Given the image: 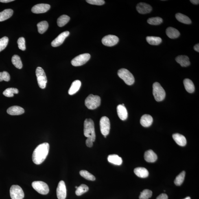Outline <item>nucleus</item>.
<instances>
[{
    "mask_svg": "<svg viewBox=\"0 0 199 199\" xmlns=\"http://www.w3.org/2000/svg\"><path fill=\"white\" fill-rule=\"evenodd\" d=\"M14 1V0H0V2L2 3H7Z\"/></svg>",
    "mask_w": 199,
    "mask_h": 199,
    "instance_id": "nucleus-47",
    "label": "nucleus"
},
{
    "mask_svg": "<svg viewBox=\"0 0 199 199\" xmlns=\"http://www.w3.org/2000/svg\"><path fill=\"white\" fill-rule=\"evenodd\" d=\"M193 49L195 51L199 52V44H198L194 45Z\"/></svg>",
    "mask_w": 199,
    "mask_h": 199,
    "instance_id": "nucleus-45",
    "label": "nucleus"
},
{
    "mask_svg": "<svg viewBox=\"0 0 199 199\" xmlns=\"http://www.w3.org/2000/svg\"><path fill=\"white\" fill-rule=\"evenodd\" d=\"M145 159L147 162L154 163L157 160L156 154L152 150H147L145 153Z\"/></svg>",
    "mask_w": 199,
    "mask_h": 199,
    "instance_id": "nucleus-18",
    "label": "nucleus"
},
{
    "mask_svg": "<svg viewBox=\"0 0 199 199\" xmlns=\"http://www.w3.org/2000/svg\"><path fill=\"white\" fill-rule=\"evenodd\" d=\"M86 143L87 146L88 147H91L93 145V142L90 138H88L86 140Z\"/></svg>",
    "mask_w": 199,
    "mask_h": 199,
    "instance_id": "nucleus-43",
    "label": "nucleus"
},
{
    "mask_svg": "<svg viewBox=\"0 0 199 199\" xmlns=\"http://www.w3.org/2000/svg\"><path fill=\"white\" fill-rule=\"evenodd\" d=\"M86 1L90 4L98 6L102 5L105 3L103 0H87Z\"/></svg>",
    "mask_w": 199,
    "mask_h": 199,
    "instance_id": "nucleus-42",
    "label": "nucleus"
},
{
    "mask_svg": "<svg viewBox=\"0 0 199 199\" xmlns=\"http://www.w3.org/2000/svg\"><path fill=\"white\" fill-rule=\"evenodd\" d=\"M36 73L39 86L42 89L45 88L47 82L45 72L42 68L38 67L37 68Z\"/></svg>",
    "mask_w": 199,
    "mask_h": 199,
    "instance_id": "nucleus-6",
    "label": "nucleus"
},
{
    "mask_svg": "<svg viewBox=\"0 0 199 199\" xmlns=\"http://www.w3.org/2000/svg\"><path fill=\"white\" fill-rule=\"evenodd\" d=\"M39 33L41 34L45 33L49 27V24L47 21H43L39 22L37 25Z\"/></svg>",
    "mask_w": 199,
    "mask_h": 199,
    "instance_id": "nucleus-31",
    "label": "nucleus"
},
{
    "mask_svg": "<svg viewBox=\"0 0 199 199\" xmlns=\"http://www.w3.org/2000/svg\"><path fill=\"white\" fill-rule=\"evenodd\" d=\"M176 18L178 21L182 23L187 24V25H189L191 23V19L188 16L181 13L177 14H176Z\"/></svg>",
    "mask_w": 199,
    "mask_h": 199,
    "instance_id": "nucleus-29",
    "label": "nucleus"
},
{
    "mask_svg": "<svg viewBox=\"0 0 199 199\" xmlns=\"http://www.w3.org/2000/svg\"><path fill=\"white\" fill-rule=\"evenodd\" d=\"M153 121V118L148 114H145L141 118L140 123L142 126L145 127H150L152 125Z\"/></svg>",
    "mask_w": 199,
    "mask_h": 199,
    "instance_id": "nucleus-19",
    "label": "nucleus"
},
{
    "mask_svg": "<svg viewBox=\"0 0 199 199\" xmlns=\"http://www.w3.org/2000/svg\"><path fill=\"white\" fill-rule=\"evenodd\" d=\"M7 113L12 115H20L25 112L23 108L18 106H13L9 107L7 110Z\"/></svg>",
    "mask_w": 199,
    "mask_h": 199,
    "instance_id": "nucleus-17",
    "label": "nucleus"
},
{
    "mask_svg": "<svg viewBox=\"0 0 199 199\" xmlns=\"http://www.w3.org/2000/svg\"><path fill=\"white\" fill-rule=\"evenodd\" d=\"M75 187L76 189H77V188H78V187H77V186H76V187Z\"/></svg>",
    "mask_w": 199,
    "mask_h": 199,
    "instance_id": "nucleus-49",
    "label": "nucleus"
},
{
    "mask_svg": "<svg viewBox=\"0 0 199 199\" xmlns=\"http://www.w3.org/2000/svg\"><path fill=\"white\" fill-rule=\"evenodd\" d=\"M146 40L149 44L153 45H158L162 42V38L158 37L147 36Z\"/></svg>",
    "mask_w": 199,
    "mask_h": 199,
    "instance_id": "nucleus-28",
    "label": "nucleus"
},
{
    "mask_svg": "<svg viewBox=\"0 0 199 199\" xmlns=\"http://www.w3.org/2000/svg\"><path fill=\"white\" fill-rule=\"evenodd\" d=\"M166 34L169 38L171 39L176 38L180 36L179 31L172 27L167 28L166 30Z\"/></svg>",
    "mask_w": 199,
    "mask_h": 199,
    "instance_id": "nucleus-24",
    "label": "nucleus"
},
{
    "mask_svg": "<svg viewBox=\"0 0 199 199\" xmlns=\"http://www.w3.org/2000/svg\"><path fill=\"white\" fill-rule=\"evenodd\" d=\"M101 104V98L98 96L91 94L86 98L85 105L88 109L94 110L98 107Z\"/></svg>",
    "mask_w": 199,
    "mask_h": 199,
    "instance_id": "nucleus-3",
    "label": "nucleus"
},
{
    "mask_svg": "<svg viewBox=\"0 0 199 199\" xmlns=\"http://www.w3.org/2000/svg\"><path fill=\"white\" fill-rule=\"evenodd\" d=\"M185 171H182L176 177L174 181V183L176 185L180 186L181 185L185 178Z\"/></svg>",
    "mask_w": 199,
    "mask_h": 199,
    "instance_id": "nucleus-35",
    "label": "nucleus"
},
{
    "mask_svg": "<svg viewBox=\"0 0 199 199\" xmlns=\"http://www.w3.org/2000/svg\"><path fill=\"white\" fill-rule=\"evenodd\" d=\"M81 86V82L80 80H76L74 81L71 84L68 93L70 95H72L77 93L80 89Z\"/></svg>",
    "mask_w": 199,
    "mask_h": 199,
    "instance_id": "nucleus-22",
    "label": "nucleus"
},
{
    "mask_svg": "<svg viewBox=\"0 0 199 199\" xmlns=\"http://www.w3.org/2000/svg\"><path fill=\"white\" fill-rule=\"evenodd\" d=\"M70 18L66 15H63L58 18L57 23L58 26L62 27L66 25L69 21Z\"/></svg>",
    "mask_w": 199,
    "mask_h": 199,
    "instance_id": "nucleus-30",
    "label": "nucleus"
},
{
    "mask_svg": "<svg viewBox=\"0 0 199 199\" xmlns=\"http://www.w3.org/2000/svg\"><path fill=\"white\" fill-rule=\"evenodd\" d=\"M104 136L105 138H106V136Z\"/></svg>",
    "mask_w": 199,
    "mask_h": 199,
    "instance_id": "nucleus-50",
    "label": "nucleus"
},
{
    "mask_svg": "<svg viewBox=\"0 0 199 199\" xmlns=\"http://www.w3.org/2000/svg\"><path fill=\"white\" fill-rule=\"evenodd\" d=\"M33 189L42 195H46L49 193V188L47 184L43 181H35L32 183Z\"/></svg>",
    "mask_w": 199,
    "mask_h": 199,
    "instance_id": "nucleus-7",
    "label": "nucleus"
},
{
    "mask_svg": "<svg viewBox=\"0 0 199 199\" xmlns=\"http://www.w3.org/2000/svg\"><path fill=\"white\" fill-rule=\"evenodd\" d=\"M10 193L12 199H23L25 196L23 189L18 185L11 186Z\"/></svg>",
    "mask_w": 199,
    "mask_h": 199,
    "instance_id": "nucleus-9",
    "label": "nucleus"
},
{
    "mask_svg": "<svg viewBox=\"0 0 199 199\" xmlns=\"http://www.w3.org/2000/svg\"><path fill=\"white\" fill-rule=\"evenodd\" d=\"M49 145L48 143H44L38 146L35 149L32 155L33 162L40 165L45 159L49 154Z\"/></svg>",
    "mask_w": 199,
    "mask_h": 199,
    "instance_id": "nucleus-1",
    "label": "nucleus"
},
{
    "mask_svg": "<svg viewBox=\"0 0 199 199\" xmlns=\"http://www.w3.org/2000/svg\"><path fill=\"white\" fill-rule=\"evenodd\" d=\"M84 134L85 136L90 138L93 142L96 139L95 126L93 120L91 119H86L84 123Z\"/></svg>",
    "mask_w": 199,
    "mask_h": 199,
    "instance_id": "nucleus-2",
    "label": "nucleus"
},
{
    "mask_svg": "<svg viewBox=\"0 0 199 199\" xmlns=\"http://www.w3.org/2000/svg\"><path fill=\"white\" fill-rule=\"evenodd\" d=\"M134 172L136 176L142 178H146L149 176V172L145 168L139 167L134 169Z\"/></svg>",
    "mask_w": 199,
    "mask_h": 199,
    "instance_id": "nucleus-23",
    "label": "nucleus"
},
{
    "mask_svg": "<svg viewBox=\"0 0 199 199\" xmlns=\"http://www.w3.org/2000/svg\"><path fill=\"white\" fill-rule=\"evenodd\" d=\"M148 23L151 25H158L161 24L163 22V19L161 18L157 17L149 18L147 20Z\"/></svg>",
    "mask_w": 199,
    "mask_h": 199,
    "instance_id": "nucleus-37",
    "label": "nucleus"
},
{
    "mask_svg": "<svg viewBox=\"0 0 199 199\" xmlns=\"http://www.w3.org/2000/svg\"><path fill=\"white\" fill-rule=\"evenodd\" d=\"M88 190V187L87 185H85V184H81L80 186H79L78 188L76 189V194L77 196H80L84 194V193H86Z\"/></svg>",
    "mask_w": 199,
    "mask_h": 199,
    "instance_id": "nucleus-34",
    "label": "nucleus"
},
{
    "mask_svg": "<svg viewBox=\"0 0 199 199\" xmlns=\"http://www.w3.org/2000/svg\"><path fill=\"white\" fill-rule=\"evenodd\" d=\"M119 41L117 36L112 35H108L105 36L102 40L103 45L108 47H112L116 45Z\"/></svg>",
    "mask_w": 199,
    "mask_h": 199,
    "instance_id": "nucleus-11",
    "label": "nucleus"
},
{
    "mask_svg": "<svg viewBox=\"0 0 199 199\" xmlns=\"http://www.w3.org/2000/svg\"><path fill=\"white\" fill-rule=\"evenodd\" d=\"M17 42L18 48L22 51L25 50L26 48L25 38L23 37L19 38L18 39Z\"/></svg>",
    "mask_w": 199,
    "mask_h": 199,
    "instance_id": "nucleus-41",
    "label": "nucleus"
},
{
    "mask_svg": "<svg viewBox=\"0 0 199 199\" xmlns=\"http://www.w3.org/2000/svg\"><path fill=\"white\" fill-rule=\"evenodd\" d=\"M184 199H191V198H190V197H186V198H184Z\"/></svg>",
    "mask_w": 199,
    "mask_h": 199,
    "instance_id": "nucleus-48",
    "label": "nucleus"
},
{
    "mask_svg": "<svg viewBox=\"0 0 199 199\" xmlns=\"http://www.w3.org/2000/svg\"><path fill=\"white\" fill-rule=\"evenodd\" d=\"M10 79V75L6 71H3L0 72V82L4 80L6 82H8Z\"/></svg>",
    "mask_w": 199,
    "mask_h": 199,
    "instance_id": "nucleus-40",
    "label": "nucleus"
},
{
    "mask_svg": "<svg viewBox=\"0 0 199 199\" xmlns=\"http://www.w3.org/2000/svg\"><path fill=\"white\" fill-rule=\"evenodd\" d=\"M176 60L182 67H187L190 64L189 58L186 55H181L177 57Z\"/></svg>",
    "mask_w": 199,
    "mask_h": 199,
    "instance_id": "nucleus-20",
    "label": "nucleus"
},
{
    "mask_svg": "<svg viewBox=\"0 0 199 199\" xmlns=\"http://www.w3.org/2000/svg\"><path fill=\"white\" fill-rule=\"evenodd\" d=\"M101 134L104 136H107L109 134L110 128V120L108 117L104 116L101 118L99 122Z\"/></svg>",
    "mask_w": 199,
    "mask_h": 199,
    "instance_id": "nucleus-10",
    "label": "nucleus"
},
{
    "mask_svg": "<svg viewBox=\"0 0 199 199\" xmlns=\"http://www.w3.org/2000/svg\"><path fill=\"white\" fill-rule=\"evenodd\" d=\"M90 58L89 53H86L80 54L75 57L71 61L72 65L75 66H80L86 64Z\"/></svg>",
    "mask_w": 199,
    "mask_h": 199,
    "instance_id": "nucleus-8",
    "label": "nucleus"
},
{
    "mask_svg": "<svg viewBox=\"0 0 199 199\" xmlns=\"http://www.w3.org/2000/svg\"><path fill=\"white\" fill-rule=\"evenodd\" d=\"M14 11L11 9H7L0 12V22L9 19L12 16Z\"/></svg>",
    "mask_w": 199,
    "mask_h": 199,
    "instance_id": "nucleus-26",
    "label": "nucleus"
},
{
    "mask_svg": "<svg viewBox=\"0 0 199 199\" xmlns=\"http://www.w3.org/2000/svg\"><path fill=\"white\" fill-rule=\"evenodd\" d=\"M136 9L138 12L141 14H149L152 10V7L150 5L142 2L138 4Z\"/></svg>",
    "mask_w": 199,
    "mask_h": 199,
    "instance_id": "nucleus-15",
    "label": "nucleus"
},
{
    "mask_svg": "<svg viewBox=\"0 0 199 199\" xmlns=\"http://www.w3.org/2000/svg\"><path fill=\"white\" fill-rule=\"evenodd\" d=\"M184 84L185 89L189 93H193L195 90V86L192 81L189 79H185L184 80Z\"/></svg>",
    "mask_w": 199,
    "mask_h": 199,
    "instance_id": "nucleus-27",
    "label": "nucleus"
},
{
    "mask_svg": "<svg viewBox=\"0 0 199 199\" xmlns=\"http://www.w3.org/2000/svg\"><path fill=\"white\" fill-rule=\"evenodd\" d=\"M18 90L17 88H9L3 92V95L6 97H14V94H18Z\"/></svg>",
    "mask_w": 199,
    "mask_h": 199,
    "instance_id": "nucleus-33",
    "label": "nucleus"
},
{
    "mask_svg": "<svg viewBox=\"0 0 199 199\" xmlns=\"http://www.w3.org/2000/svg\"><path fill=\"white\" fill-rule=\"evenodd\" d=\"M80 174L81 176L86 180L90 181H95L96 179L95 177L91 173L86 170H82L80 171Z\"/></svg>",
    "mask_w": 199,
    "mask_h": 199,
    "instance_id": "nucleus-36",
    "label": "nucleus"
},
{
    "mask_svg": "<svg viewBox=\"0 0 199 199\" xmlns=\"http://www.w3.org/2000/svg\"><path fill=\"white\" fill-rule=\"evenodd\" d=\"M118 75L128 85H131L134 84V77L128 70L124 68L119 69L118 72Z\"/></svg>",
    "mask_w": 199,
    "mask_h": 199,
    "instance_id": "nucleus-4",
    "label": "nucleus"
},
{
    "mask_svg": "<svg viewBox=\"0 0 199 199\" xmlns=\"http://www.w3.org/2000/svg\"><path fill=\"white\" fill-rule=\"evenodd\" d=\"M8 41L9 39L7 37H4L0 39V52L6 48Z\"/></svg>",
    "mask_w": 199,
    "mask_h": 199,
    "instance_id": "nucleus-39",
    "label": "nucleus"
},
{
    "mask_svg": "<svg viewBox=\"0 0 199 199\" xmlns=\"http://www.w3.org/2000/svg\"><path fill=\"white\" fill-rule=\"evenodd\" d=\"M12 62L13 64L18 69H21L23 67L21 59L18 55H15L12 57Z\"/></svg>",
    "mask_w": 199,
    "mask_h": 199,
    "instance_id": "nucleus-32",
    "label": "nucleus"
},
{
    "mask_svg": "<svg viewBox=\"0 0 199 199\" xmlns=\"http://www.w3.org/2000/svg\"><path fill=\"white\" fill-rule=\"evenodd\" d=\"M118 115L122 120H125L128 117V112L124 106L122 104L118 105L117 107Z\"/></svg>",
    "mask_w": 199,
    "mask_h": 199,
    "instance_id": "nucleus-16",
    "label": "nucleus"
},
{
    "mask_svg": "<svg viewBox=\"0 0 199 199\" xmlns=\"http://www.w3.org/2000/svg\"><path fill=\"white\" fill-rule=\"evenodd\" d=\"M50 8V6L47 4H38L32 7L31 11L34 14H39L45 13Z\"/></svg>",
    "mask_w": 199,
    "mask_h": 199,
    "instance_id": "nucleus-14",
    "label": "nucleus"
},
{
    "mask_svg": "<svg viewBox=\"0 0 199 199\" xmlns=\"http://www.w3.org/2000/svg\"><path fill=\"white\" fill-rule=\"evenodd\" d=\"M152 191L148 189H145L141 193L139 197V199H148L152 197Z\"/></svg>",
    "mask_w": 199,
    "mask_h": 199,
    "instance_id": "nucleus-38",
    "label": "nucleus"
},
{
    "mask_svg": "<svg viewBox=\"0 0 199 199\" xmlns=\"http://www.w3.org/2000/svg\"><path fill=\"white\" fill-rule=\"evenodd\" d=\"M108 160L110 163L116 165H120L123 163V160L118 155L114 154L108 156Z\"/></svg>",
    "mask_w": 199,
    "mask_h": 199,
    "instance_id": "nucleus-25",
    "label": "nucleus"
},
{
    "mask_svg": "<svg viewBox=\"0 0 199 199\" xmlns=\"http://www.w3.org/2000/svg\"><path fill=\"white\" fill-rule=\"evenodd\" d=\"M153 93L156 101H161L165 99L166 92L159 83L155 82L153 85Z\"/></svg>",
    "mask_w": 199,
    "mask_h": 199,
    "instance_id": "nucleus-5",
    "label": "nucleus"
},
{
    "mask_svg": "<svg viewBox=\"0 0 199 199\" xmlns=\"http://www.w3.org/2000/svg\"><path fill=\"white\" fill-rule=\"evenodd\" d=\"M191 3L194 5H198L199 3V1L198 0H191L190 1Z\"/></svg>",
    "mask_w": 199,
    "mask_h": 199,
    "instance_id": "nucleus-46",
    "label": "nucleus"
},
{
    "mask_svg": "<svg viewBox=\"0 0 199 199\" xmlns=\"http://www.w3.org/2000/svg\"><path fill=\"white\" fill-rule=\"evenodd\" d=\"M173 138L174 141L179 145L184 146L187 144V140L185 136L179 134H175L173 135Z\"/></svg>",
    "mask_w": 199,
    "mask_h": 199,
    "instance_id": "nucleus-21",
    "label": "nucleus"
},
{
    "mask_svg": "<svg viewBox=\"0 0 199 199\" xmlns=\"http://www.w3.org/2000/svg\"><path fill=\"white\" fill-rule=\"evenodd\" d=\"M69 34L70 33L68 31H64L61 33L52 42L51 45L53 47H56L61 45L63 43L65 38L69 36Z\"/></svg>",
    "mask_w": 199,
    "mask_h": 199,
    "instance_id": "nucleus-13",
    "label": "nucleus"
},
{
    "mask_svg": "<svg viewBox=\"0 0 199 199\" xmlns=\"http://www.w3.org/2000/svg\"><path fill=\"white\" fill-rule=\"evenodd\" d=\"M57 195L58 199H65L66 197V189L65 183L61 181L58 184L57 189Z\"/></svg>",
    "mask_w": 199,
    "mask_h": 199,
    "instance_id": "nucleus-12",
    "label": "nucleus"
},
{
    "mask_svg": "<svg viewBox=\"0 0 199 199\" xmlns=\"http://www.w3.org/2000/svg\"><path fill=\"white\" fill-rule=\"evenodd\" d=\"M168 197L165 193H162L157 197L156 199H168Z\"/></svg>",
    "mask_w": 199,
    "mask_h": 199,
    "instance_id": "nucleus-44",
    "label": "nucleus"
}]
</instances>
